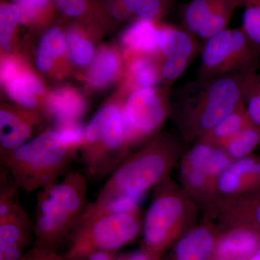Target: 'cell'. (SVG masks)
Returning a JSON list of instances; mask_svg holds the SVG:
<instances>
[{"label":"cell","instance_id":"cell-29","mask_svg":"<svg viewBox=\"0 0 260 260\" xmlns=\"http://www.w3.org/2000/svg\"><path fill=\"white\" fill-rule=\"evenodd\" d=\"M242 30L260 53V0H246Z\"/></svg>","mask_w":260,"mask_h":260},{"label":"cell","instance_id":"cell-13","mask_svg":"<svg viewBox=\"0 0 260 260\" xmlns=\"http://www.w3.org/2000/svg\"><path fill=\"white\" fill-rule=\"evenodd\" d=\"M260 186V156L251 155L232 164L217 179L213 198L234 203Z\"/></svg>","mask_w":260,"mask_h":260},{"label":"cell","instance_id":"cell-24","mask_svg":"<svg viewBox=\"0 0 260 260\" xmlns=\"http://www.w3.org/2000/svg\"><path fill=\"white\" fill-rule=\"evenodd\" d=\"M64 37L60 29L52 28L39 41L37 51V64L41 71L51 69L56 59L65 50Z\"/></svg>","mask_w":260,"mask_h":260},{"label":"cell","instance_id":"cell-35","mask_svg":"<svg viewBox=\"0 0 260 260\" xmlns=\"http://www.w3.org/2000/svg\"><path fill=\"white\" fill-rule=\"evenodd\" d=\"M121 260H160L161 257L155 255L143 249L140 250L131 251L126 254H118Z\"/></svg>","mask_w":260,"mask_h":260},{"label":"cell","instance_id":"cell-16","mask_svg":"<svg viewBox=\"0 0 260 260\" xmlns=\"http://www.w3.org/2000/svg\"><path fill=\"white\" fill-rule=\"evenodd\" d=\"M32 125L28 119L10 111L0 112L1 162L15 150L29 141Z\"/></svg>","mask_w":260,"mask_h":260},{"label":"cell","instance_id":"cell-12","mask_svg":"<svg viewBox=\"0 0 260 260\" xmlns=\"http://www.w3.org/2000/svg\"><path fill=\"white\" fill-rule=\"evenodd\" d=\"M201 51L198 39L183 28L164 27L160 29L159 52L161 80L171 84L184 74L191 61Z\"/></svg>","mask_w":260,"mask_h":260},{"label":"cell","instance_id":"cell-31","mask_svg":"<svg viewBox=\"0 0 260 260\" xmlns=\"http://www.w3.org/2000/svg\"><path fill=\"white\" fill-rule=\"evenodd\" d=\"M68 47L72 59L79 65L86 64L91 60L94 54L93 45L80 36L71 32L68 36Z\"/></svg>","mask_w":260,"mask_h":260},{"label":"cell","instance_id":"cell-32","mask_svg":"<svg viewBox=\"0 0 260 260\" xmlns=\"http://www.w3.org/2000/svg\"><path fill=\"white\" fill-rule=\"evenodd\" d=\"M20 10L21 20L30 23L48 13L51 8L50 0H15Z\"/></svg>","mask_w":260,"mask_h":260},{"label":"cell","instance_id":"cell-2","mask_svg":"<svg viewBox=\"0 0 260 260\" xmlns=\"http://www.w3.org/2000/svg\"><path fill=\"white\" fill-rule=\"evenodd\" d=\"M90 203L88 181L79 172L69 173L39 190L32 223L34 242L23 260H39L59 253Z\"/></svg>","mask_w":260,"mask_h":260},{"label":"cell","instance_id":"cell-19","mask_svg":"<svg viewBox=\"0 0 260 260\" xmlns=\"http://www.w3.org/2000/svg\"><path fill=\"white\" fill-rule=\"evenodd\" d=\"M251 124L243 104L198 140L223 148L229 140Z\"/></svg>","mask_w":260,"mask_h":260},{"label":"cell","instance_id":"cell-34","mask_svg":"<svg viewBox=\"0 0 260 260\" xmlns=\"http://www.w3.org/2000/svg\"><path fill=\"white\" fill-rule=\"evenodd\" d=\"M20 69L14 59L7 58L3 61L1 65V79L3 83H8L12 78L18 74Z\"/></svg>","mask_w":260,"mask_h":260},{"label":"cell","instance_id":"cell-11","mask_svg":"<svg viewBox=\"0 0 260 260\" xmlns=\"http://www.w3.org/2000/svg\"><path fill=\"white\" fill-rule=\"evenodd\" d=\"M245 3L246 0H190L180 10L183 29L205 42L227 28L236 10Z\"/></svg>","mask_w":260,"mask_h":260},{"label":"cell","instance_id":"cell-22","mask_svg":"<svg viewBox=\"0 0 260 260\" xmlns=\"http://www.w3.org/2000/svg\"><path fill=\"white\" fill-rule=\"evenodd\" d=\"M5 85L10 96L24 107H35L37 102L34 95L44 92V85L35 75L21 70Z\"/></svg>","mask_w":260,"mask_h":260},{"label":"cell","instance_id":"cell-14","mask_svg":"<svg viewBox=\"0 0 260 260\" xmlns=\"http://www.w3.org/2000/svg\"><path fill=\"white\" fill-rule=\"evenodd\" d=\"M260 246V229L234 225L217 239L214 260H248Z\"/></svg>","mask_w":260,"mask_h":260},{"label":"cell","instance_id":"cell-28","mask_svg":"<svg viewBox=\"0 0 260 260\" xmlns=\"http://www.w3.org/2000/svg\"><path fill=\"white\" fill-rule=\"evenodd\" d=\"M243 104L251 124L260 129V74L246 75Z\"/></svg>","mask_w":260,"mask_h":260},{"label":"cell","instance_id":"cell-38","mask_svg":"<svg viewBox=\"0 0 260 260\" xmlns=\"http://www.w3.org/2000/svg\"><path fill=\"white\" fill-rule=\"evenodd\" d=\"M248 260H260V246L256 252Z\"/></svg>","mask_w":260,"mask_h":260},{"label":"cell","instance_id":"cell-36","mask_svg":"<svg viewBox=\"0 0 260 260\" xmlns=\"http://www.w3.org/2000/svg\"><path fill=\"white\" fill-rule=\"evenodd\" d=\"M117 256L118 252L99 251L73 260H117Z\"/></svg>","mask_w":260,"mask_h":260},{"label":"cell","instance_id":"cell-4","mask_svg":"<svg viewBox=\"0 0 260 260\" xmlns=\"http://www.w3.org/2000/svg\"><path fill=\"white\" fill-rule=\"evenodd\" d=\"M78 145L67 139L59 129L47 130L10 154L1 162V167L20 189L39 191L59 181L73 162Z\"/></svg>","mask_w":260,"mask_h":260},{"label":"cell","instance_id":"cell-3","mask_svg":"<svg viewBox=\"0 0 260 260\" xmlns=\"http://www.w3.org/2000/svg\"><path fill=\"white\" fill-rule=\"evenodd\" d=\"M180 135H161L131 156L126 157L103 186L95 203L126 196L141 201L145 193L169 178L183 146Z\"/></svg>","mask_w":260,"mask_h":260},{"label":"cell","instance_id":"cell-27","mask_svg":"<svg viewBox=\"0 0 260 260\" xmlns=\"http://www.w3.org/2000/svg\"><path fill=\"white\" fill-rule=\"evenodd\" d=\"M132 15L155 22L170 10L173 0H122Z\"/></svg>","mask_w":260,"mask_h":260},{"label":"cell","instance_id":"cell-6","mask_svg":"<svg viewBox=\"0 0 260 260\" xmlns=\"http://www.w3.org/2000/svg\"><path fill=\"white\" fill-rule=\"evenodd\" d=\"M140 212L107 211L82 216L68 239L63 257L73 260L99 251L117 252L142 233Z\"/></svg>","mask_w":260,"mask_h":260},{"label":"cell","instance_id":"cell-5","mask_svg":"<svg viewBox=\"0 0 260 260\" xmlns=\"http://www.w3.org/2000/svg\"><path fill=\"white\" fill-rule=\"evenodd\" d=\"M82 160L89 177L110 175L125 160L131 145L122 109L109 105L96 113L83 131Z\"/></svg>","mask_w":260,"mask_h":260},{"label":"cell","instance_id":"cell-8","mask_svg":"<svg viewBox=\"0 0 260 260\" xmlns=\"http://www.w3.org/2000/svg\"><path fill=\"white\" fill-rule=\"evenodd\" d=\"M198 78L256 73L260 53L242 27L225 28L205 41L201 48Z\"/></svg>","mask_w":260,"mask_h":260},{"label":"cell","instance_id":"cell-18","mask_svg":"<svg viewBox=\"0 0 260 260\" xmlns=\"http://www.w3.org/2000/svg\"><path fill=\"white\" fill-rule=\"evenodd\" d=\"M47 107L51 115L63 125L75 123L83 114L85 103L78 92L70 88H62L50 94Z\"/></svg>","mask_w":260,"mask_h":260},{"label":"cell","instance_id":"cell-10","mask_svg":"<svg viewBox=\"0 0 260 260\" xmlns=\"http://www.w3.org/2000/svg\"><path fill=\"white\" fill-rule=\"evenodd\" d=\"M169 92L162 93L155 87L137 89L130 94L122 114L131 145L156 133L171 115Z\"/></svg>","mask_w":260,"mask_h":260},{"label":"cell","instance_id":"cell-30","mask_svg":"<svg viewBox=\"0 0 260 260\" xmlns=\"http://www.w3.org/2000/svg\"><path fill=\"white\" fill-rule=\"evenodd\" d=\"M21 20L20 10L15 5L3 3L0 6V42L7 47L15 28Z\"/></svg>","mask_w":260,"mask_h":260},{"label":"cell","instance_id":"cell-9","mask_svg":"<svg viewBox=\"0 0 260 260\" xmlns=\"http://www.w3.org/2000/svg\"><path fill=\"white\" fill-rule=\"evenodd\" d=\"M232 161L223 148L197 140L181 162L186 191L194 198L213 199L217 179Z\"/></svg>","mask_w":260,"mask_h":260},{"label":"cell","instance_id":"cell-26","mask_svg":"<svg viewBox=\"0 0 260 260\" xmlns=\"http://www.w3.org/2000/svg\"><path fill=\"white\" fill-rule=\"evenodd\" d=\"M237 204V225H247L260 229V186L243 195L232 205Z\"/></svg>","mask_w":260,"mask_h":260},{"label":"cell","instance_id":"cell-1","mask_svg":"<svg viewBox=\"0 0 260 260\" xmlns=\"http://www.w3.org/2000/svg\"><path fill=\"white\" fill-rule=\"evenodd\" d=\"M245 77L237 73L198 78L173 92L170 116L184 143L200 139L242 105Z\"/></svg>","mask_w":260,"mask_h":260},{"label":"cell","instance_id":"cell-17","mask_svg":"<svg viewBox=\"0 0 260 260\" xmlns=\"http://www.w3.org/2000/svg\"><path fill=\"white\" fill-rule=\"evenodd\" d=\"M160 29L150 20L138 19L123 34V44L138 54H153L159 52Z\"/></svg>","mask_w":260,"mask_h":260},{"label":"cell","instance_id":"cell-15","mask_svg":"<svg viewBox=\"0 0 260 260\" xmlns=\"http://www.w3.org/2000/svg\"><path fill=\"white\" fill-rule=\"evenodd\" d=\"M217 239L212 229L207 225L193 228L178 241L173 260H210Z\"/></svg>","mask_w":260,"mask_h":260},{"label":"cell","instance_id":"cell-25","mask_svg":"<svg viewBox=\"0 0 260 260\" xmlns=\"http://www.w3.org/2000/svg\"><path fill=\"white\" fill-rule=\"evenodd\" d=\"M260 145V129L251 124L234 137L223 148L232 160L252 155Z\"/></svg>","mask_w":260,"mask_h":260},{"label":"cell","instance_id":"cell-23","mask_svg":"<svg viewBox=\"0 0 260 260\" xmlns=\"http://www.w3.org/2000/svg\"><path fill=\"white\" fill-rule=\"evenodd\" d=\"M160 68V64L150 54H138L129 67L132 83L137 89L155 88L161 81Z\"/></svg>","mask_w":260,"mask_h":260},{"label":"cell","instance_id":"cell-39","mask_svg":"<svg viewBox=\"0 0 260 260\" xmlns=\"http://www.w3.org/2000/svg\"><path fill=\"white\" fill-rule=\"evenodd\" d=\"M117 260H121L120 259H119V256H117Z\"/></svg>","mask_w":260,"mask_h":260},{"label":"cell","instance_id":"cell-33","mask_svg":"<svg viewBox=\"0 0 260 260\" xmlns=\"http://www.w3.org/2000/svg\"><path fill=\"white\" fill-rule=\"evenodd\" d=\"M54 2L59 10L70 17L82 16L88 8L87 0H54Z\"/></svg>","mask_w":260,"mask_h":260},{"label":"cell","instance_id":"cell-37","mask_svg":"<svg viewBox=\"0 0 260 260\" xmlns=\"http://www.w3.org/2000/svg\"><path fill=\"white\" fill-rule=\"evenodd\" d=\"M39 260H64V259L62 255L59 254V253H56V254H51V255L46 256V257Z\"/></svg>","mask_w":260,"mask_h":260},{"label":"cell","instance_id":"cell-7","mask_svg":"<svg viewBox=\"0 0 260 260\" xmlns=\"http://www.w3.org/2000/svg\"><path fill=\"white\" fill-rule=\"evenodd\" d=\"M153 200L143 220L142 249L161 257L189 221V197L167 178L154 187Z\"/></svg>","mask_w":260,"mask_h":260},{"label":"cell","instance_id":"cell-21","mask_svg":"<svg viewBox=\"0 0 260 260\" xmlns=\"http://www.w3.org/2000/svg\"><path fill=\"white\" fill-rule=\"evenodd\" d=\"M120 66V58L116 51L110 49H102L89 67V83L98 88L106 86L119 75Z\"/></svg>","mask_w":260,"mask_h":260},{"label":"cell","instance_id":"cell-20","mask_svg":"<svg viewBox=\"0 0 260 260\" xmlns=\"http://www.w3.org/2000/svg\"><path fill=\"white\" fill-rule=\"evenodd\" d=\"M32 242V223L26 212L0 220V245L17 246L26 250Z\"/></svg>","mask_w":260,"mask_h":260}]
</instances>
